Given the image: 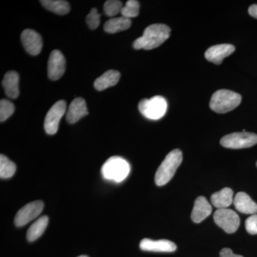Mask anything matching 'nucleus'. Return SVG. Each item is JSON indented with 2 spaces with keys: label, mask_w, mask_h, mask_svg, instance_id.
<instances>
[{
  "label": "nucleus",
  "mask_w": 257,
  "mask_h": 257,
  "mask_svg": "<svg viewBox=\"0 0 257 257\" xmlns=\"http://www.w3.org/2000/svg\"><path fill=\"white\" fill-rule=\"evenodd\" d=\"M170 32V28L163 24L150 25L145 29L143 36L134 42L133 47L136 50H153L168 40Z\"/></svg>",
  "instance_id": "nucleus-1"
},
{
  "label": "nucleus",
  "mask_w": 257,
  "mask_h": 257,
  "mask_svg": "<svg viewBox=\"0 0 257 257\" xmlns=\"http://www.w3.org/2000/svg\"><path fill=\"white\" fill-rule=\"evenodd\" d=\"M182 162V152L179 150L170 152L162 162L155 175V183L157 186H164L173 178L176 171Z\"/></svg>",
  "instance_id": "nucleus-2"
},
{
  "label": "nucleus",
  "mask_w": 257,
  "mask_h": 257,
  "mask_svg": "<svg viewBox=\"0 0 257 257\" xmlns=\"http://www.w3.org/2000/svg\"><path fill=\"white\" fill-rule=\"evenodd\" d=\"M241 101V96L238 93L228 89H220L213 94L209 106L211 110L224 114L237 107Z\"/></svg>",
  "instance_id": "nucleus-3"
},
{
  "label": "nucleus",
  "mask_w": 257,
  "mask_h": 257,
  "mask_svg": "<svg viewBox=\"0 0 257 257\" xmlns=\"http://www.w3.org/2000/svg\"><path fill=\"white\" fill-rule=\"evenodd\" d=\"M101 172L106 180L120 183L130 175V165L121 157H111L103 165Z\"/></svg>",
  "instance_id": "nucleus-4"
},
{
  "label": "nucleus",
  "mask_w": 257,
  "mask_h": 257,
  "mask_svg": "<svg viewBox=\"0 0 257 257\" xmlns=\"http://www.w3.org/2000/svg\"><path fill=\"white\" fill-rule=\"evenodd\" d=\"M139 110L147 119H160L167 110V102L163 96H155L151 99H144L139 103Z\"/></svg>",
  "instance_id": "nucleus-5"
},
{
  "label": "nucleus",
  "mask_w": 257,
  "mask_h": 257,
  "mask_svg": "<svg viewBox=\"0 0 257 257\" xmlns=\"http://www.w3.org/2000/svg\"><path fill=\"white\" fill-rule=\"evenodd\" d=\"M220 144L226 148L234 150L249 148L256 145L257 135L246 132L229 134L221 139Z\"/></svg>",
  "instance_id": "nucleus-6"
},
{
  "label": "nucleus",
  "mask_w": 257,
  "mask_h": 257,
  "mask_svg": "<svg viewBox=\"0 0 257 257\" xmlns=\"http://www.w3.org/2000/svg\"><path fill=\"white\" fill-rule=\"evenodd\" d=\"M214 221L225 232L232 234L239 228L240 219L238 214L231 209H219L214 214Z\"/></svg>",
  "instance_id": "nucleus-7"
},
{
  "label": "nucleus",
  "mask_w": 257,
  "mask_h": 257,
  "mask_svg": "<svg viewBox=\"0 0 257 257\" xmlns=\"http://www.w3.org/2000/svg\"><path fill=\"white\" fill-rule=\"evenodd\" d=\"M67 104L64 100L57 101L48 111L45 119V130L47 134L55 135L58 131L59 124L66 112Z\"/></svg>",
  "instance_id": "nucleus-8"
},
{
  "label": "nucleus",
  "mask_w": 257,
  "mask_h": 257,
  "mask_svg": "<svg viewBox=\"0 0 257 257\" xmlns=\"http://www.w3.org/2000/svg\"><path fill=\"white\" fill-rule=\"evenodd\" d=\"M44 209L42 201L29 203L18 211L15 218V224L18 227L25 226L38 217Z\"/></svg>",
  "instance_id": "nucleus-9"
},
{
  "label": "nucleus",
  "mask_w": 257,
  "mask_h": 257,
  "mask_svg": "<svg viewBox=\"0 0 257 257\" xmlns=\"http://www.w3.org/2000/svg\"><path fill=\"white\" fill-rule=\"evenodd\" d=\"M65 69L66 60L62 52L57 50L52 51L47 66L48 77L52 80H58L63 76Z\"/></svg>",
  "instance_id": "nucleus-10"
},
{
  "label": "nucleus",
  "mask_w": 257,
  "mask_h": 257,
  "mask_svg": "<svg viewBox=\"0 0 257 257\" xmlns=\"http://www.w3.org/2000/svg\"><path fill=\"white\" fill-rule=\"evenodd\" d=\"M21 41L25 50L30 55L36 56L41 52L43 41L41 35L35 30H24L21 35Z\"/></svg>",
  "instance_id": "nucleus-11"
},
{
  "label": "nucleus",
  "mask_w": 257,
  "mask_h": 257,
  "mask_svg": "<svg viewBox=\"0 0 257 257\" xmlns=\"http://www.w3.org/2000/svg\"><path fill=\"white\" fill-rule=\"evenodd\" d=\"M235 51L234 45L230 44H221L209 47L205 52V58L212 63L221 64L223 60L229 57Z\"/></svg>",
  "instance_id": "nucleus-12"
},
{
  "label": "nucleus",
  "mask_w": 257,
  "mask_h": 257,
  "mask_svg": "<svg viewBox=\"0 0 257 257\" xmlns=\"http://www.w3.org/2000/svg\"><path fill=\"white\" fill-rule=\"evenodd\" d=\"M140 247L143 251L152 252H174L177 249L175 243L167 239L152 240L144 239L140 242Z\"/></svg>",
  "instance_id": "nucleus-13"
},
{
  "label": "nucleus",
  "mask_w": 257,
  "mask_h": 257,
  "mask_svg": "<svg viewBox=\"0 0 257 257\" xmlns=\"http://www.w3.org/2000/svg\"><path fill=\"white\" fill-rule=\"evenodd\" d=\"M88 114L87 104L83 98L74 99L69 106L67 112V120L69 124H74L83 116Z\"/></svg>",
  "instance_id": "nucleus-14"
},
{
  "label": "nucleus",
  "mask_w": 257,
  "mask_h": 257,
  "mask_svg": "<svg viewBox=\"0 0 257 257\" xmlns=\"http://www.w3.org/2000/svg\"><path fill=\"white\" fill-rule=\"evenodd\" d=\"M211 211L212 208L207 199L204 197H199L194 202L191 217L194 222L200 223L210 215Z\"/></svg>",
  "instance_id": "nucleus-15"
},
{
  "label": "nucleus",
  "mask_w": 257,
  "mask_h": 257,
  "mask_svg": "<svg viewBox=\"0 0 257 257\" xmlns=\"http://www.w3.org/2000/svg\"><path fill=\"white\" fill-rule=\"evenodd\" d=\"M234 204L239 212L246 214H257V204L245 192H239L234 199Z\"/></svg>",
  "instance_id": "nucleus-16"
},
{
  "label": "nucleus",
  "mask_w": 257,
  "mask_h": 257,
  "mask_svg": "<svg viewBox=\"0 0 257 257\" xmlns=\"http://www.w3.org/2000/svg\"><path fill=\"white\" fill-rule=\"evenodd\" d=\"M20 76L15 71L7 72L3 81V86L5 89V94L11 99H16L20 94L19 89Z\"/></svg>",
  "instance_id": "nucleus-17"
},
{
  "label": "nucleus",
  "mask_w": 257,
  "mask_h": 257,
  "mask_svg": "<svg viewBox=\"0 0 257 257\" xmlns=\"http://www.w3.org/2000/svg\"><path fill=\"white\" fill-rule=\"evenodd\" d=\"M119 79L120 73L118 71L108 70L96 79L94 86L96 90L103 91L107 88L116 85Z\"/></svg>",
  "instance_id": "nucleus-18"
},
{
  "label": "nucleus",
  "mask_w": 257,
  "mask_h": 257,
  "mask_svg": "<svg viewBox=\"0 0 257 257\" xmlns=\"http://www.w3.org/2000/svg\"><path fill=\"white\" fill-rule=\"evenodd\" d=\"M211 204L219 209H226L233 202V191L230 188H224L219 192L214 193L211 197Z\"/></svg>",
  "instance_id": "nucleus-19"
},
{
  "label": "nucleus",
  "mask_w": 257,
  "mask_h": 257,
  "mask_svg": "<svg viewBox=\"0 0 257 257\" xmlns=\"http://www.w3.org/2000/svg\"><path fill=\"white\" fill-rule=\"evenodd\" d=\"M49 223V218L47 216H42L35 221L29 228L27 233V239L32 242L40 238L45 232Z\"/></svg>",
  "instance_id": "nucleus-20"
},
{
  "label": "nucleus",
  "mask_w": 257,
  "mask_h": 257,
  "mask_svg": "<svg viewBox=\"0 0 257 257\" xmlns=\"http://www.w3.org/2000/svg\"><path fill=\"white\" fill-rule=\"evenodd\" d=\"M132 22L130 19L119 17V18H111L106 22L104 25V31L109 34L124 31L131 27Z\"/></svg>",
  "instance_id": "nucleus-21"
},
{
  "label": "nucleus",
  "mask_w": 257,
  "mask_h": 257,
  "mask_svg": "<svg viewBox=\"0 0 257 257\" xmlns=\"http://www.w3.org/2000/svg\"><path fill=\"white\" fill-rule=\"evenodd\" d=\"M40 3L45 9L59 15L68 14L70 11L68 2L64 0H41Z\"/></svg>",
  "instance_id": "nucleus-22"
},
{
  "label": "nucleus",
  "mask_w": 257,
  "mask_h": 257,
  "mask_svg": "<svg viewBox=\"0 0 257 257\" xmlns=\"http://www.w3.org/2000/svg\"><path fill=\"white\" fill-rule=\"evenodd\" d=\"M16 165L4 155H0V177L11 178L16 172Z\"/></svg>",
  "instance_id": "nucleus-23"
},
{
  "label": "nucleus",
  "mask_w": 257,
  "mask_h": 257,
  "mask_svg": "<svg viewBox=\"0 0 257 257\" xmlns=\"http://www.w3.org/2000/svg\"><path fill=\"white\" fill-rule=\"evenodd\" d=\"M140 5L137 0H128L123 7L121 14L124 18L130 19L136 18L140 13Z\"/></svg>",
  "instance_id": "nucleus-24"
},
{
  "label": "nucleus",
  "mask_w": 257,
  "mask_h": 257,
  "mask_svg": "<svg viewBox=\"0 0 257 257\" xmlns=\"http://www.w3.org/2000/svg\"><path fill=\"white\" fill-rule=\"evenodd\" d=\"M122 8L123 5L121 1L108 0L104 5V13L108 17H114L121 13Z\"/></svg>",
  "instance_id": "nucleus-25"
},
{
  "label": "nucleus",
  "mask_w": 257,
  "mask_h": 257,
  "mask_svg": "<svg viewBox=\"0 0 257 257\" xmlns=\"http://www.w3.org/2000/svg\"><path fill=\"white\" fill-rule=\"evenodd\" d=\"M15 105L13 102L7 99L0 101V121L3 122L10 117L14 113Z\"/></svg>",
  "instance_id": "nucleus-26"
},
{
  "label": "nucleus",
  "mask_w": 257,
  "mask_h": 257,
  "mask_svg": "<svg viewBox=\"0 0 257 257\" xmlns=\"http://www.w3.org/2000/svg\"><path fill=\"white\" fill-rule=\"evenodd\" d=\"M100 17L101 15L98 13L96 8H92L91 10L90 13L87 15L86 18L87 25L91 30H95L99 27L100 23Z\"/></svg>",
  "instance_id": "nucleus-27"
},
{
  "label": "nucleus",
  "mask_w": 257,
  "mask_h": 257,
  "mask_svg": "<svg viewBox=\"0 0 257 257\" xmlns=\"http://www.w3.org/2000/svg\"><path fill=\"white\" fill-rule=\"evenodd\" d=\"M246 231L250 234H257V214H252L245 221Z\"/></svg>",
  "instance_id": "nucleus-28"
},
{
  "label": "nucleus",
  "mask_w": 257,
  "mask_h": 257,
  "mask_svg": "<svg viewBox=\"0 0 257 257\" xmlns=\"http://www.w3.org/2000/svg\"><path fill=\"white\" fill-rule=\"evenodd\" d=\"M219 257H243L239 254H235L231 249L229 248H224L219 253Z\"/></svg>",
  "instance_id": "nucleus-29"
},
{
  "label": "nucleus",
  "mask_w": 257,
  "mask_h": 257,
  "mask_svg": "<svg viewBox=\"0 0 257 257\" xmlns=\"http://www.w3.org/2000/svg\"><path fill=\"white\" fill-rule=\"evenodd\" d=\"M248 12L252 18L257 19V4L251 5L248 8Z\"/></svg>",
  "instance_id": "nucleus-30"
},
{
  "label": "nucleus",
  "mask_w": 257,
  "mask_h": 257,
  "mask_svg": "<svg viewBox=\"0 0 257 257\" xmlns=\"http://www.w3.org/2000/svg\"><path fill=\"white\" fill-rule=\"evenodd\" d=\"M78 257H89V256H86V255H81V256H79Z\"/></svg>",
  "instance_id": "nucleus-31"
},
{
  "label": "nucleus",
  "mask_w": 257,
  "mask_h": 257,
  "mask_svg": "<svg viewBox=\"0 0 257 257\" xmlns=\"http://www.w3.org/2000/svg\"><path fill=\"white\" fill-rule=\"evenodd\" d=\"M256 167H257V162H256Z\"/></svg>",
  "instance_id": "nucleus-32"
}]
</instances>
